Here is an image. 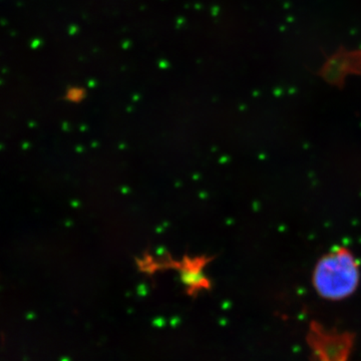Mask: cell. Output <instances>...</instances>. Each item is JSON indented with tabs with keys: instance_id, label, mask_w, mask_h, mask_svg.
Masks as SVG:
<instances>
[{
	"instance_id": "6da1fadb",
	"label": "cell",
	"mask_w": 361,
	"mask_h": 361,
	"mask_svg": "<svg viewBox=\"0 0 361 361\" xmlns=\"http://www.w3.org/2000/svg\"><path fill=\"white\" fill-rule=\"evenodd\" d=\"M312 281L322 298L343 300L353 295L360 285V264L348 248L337 247L318 261Z\"/></svg>"
},
{
	"instance_id": "7a4b0ae2",
	"label": "cell",
	"mask_w": 361,
	"mask_h": 361,
	"mask_svg": "<svg viewBox=\"0 0 361 361\" xmlns=\"http://www.w3.org/2000/svg\"><path fill=\"white\" fill-rule=\"evenodd\" d=\"M353 341V334L329 331L316 322L311 323L307 336L312 361H348Z\"/></svg>"
},
{
	"instance_id": "3957f363",
	"label": "cell",
	"mask_w": 361,
	"mask_h": 361,
	"mask_svg": "<svg viewBox=\"0 0 361 361\" xmlns=\"http://www.w3.org/2000/svg\"><path fill=\"white\" fill-rule=\"evenodd\" d=\"M211 258L207 256L189 257L186 256L180 261H171L164 265H170L179 270L182 281L189 287L192 292L200 290L201 288H208V278L204 274L206 265L210 263Z\"/></svg>"
},
{
	"instance_id": "277c9868",
	"label": "cell",
	"mask_w": 361,
	"mask_h": 361,
	"mask_svg": "<svg viewBox=\"0 0 361 361\" xmlns=\"http://www.w3.org/2000/svg\"><path fill=\"white\" fill-rule=\"evenodd\" d=\"M85 97V90L80 87H73L68 90V99L71 102H80Z\"/></svg>"
}]
</instances>
